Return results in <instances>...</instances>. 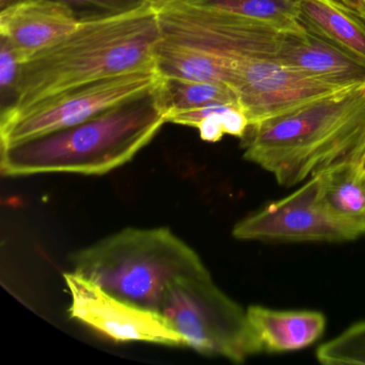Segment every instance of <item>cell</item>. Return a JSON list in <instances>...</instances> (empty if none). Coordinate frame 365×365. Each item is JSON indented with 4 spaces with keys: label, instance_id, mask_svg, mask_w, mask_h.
Wrapping results in <instances>:
<instances>
[{
    "label": "cell",
    "instance_id": "cell-1",
    "mask_svg": "<svg viewBox=\"0 0 365 365\" xmlns=\"http://www.w3.org/2000/svg\"><path fill=\"white\" fill-rule=\"evenodd\" d=\"M240 140L243 158L283 187L341 164L365 166V86L250 125Z\"/></svg>",
    "mask_w": 365,
    "mask_h": 365
},
{
    "label": "cell",
    "instance_id": "cell-2",
    "mask_svg": "<svg viewBox=\"0 0 365 365\" xmlns=\"http://www.w3.org/2000/svg\"><path fill=\"white\" fill-rule=\"evenodd\" d=\"M161 39L153 4L120 16L81 21L76 31L23 63L18 99L1 116L74 87L155 69Z\"/></svg>",
    "mask_w": 365,
    "mask_h": 365
},
{
    "label": "cell",
    "instance_id": "cell-3",
    "mask_svg": "<svg viewBox=\"0 0 365 365\" xmlns=\"http://www.w3.org/2000/svg\"><path fill=\"white\" fill-rule=\"evenodd\" d=\"M157 85L78 125L1 147V174L103 175L128 163L166 123Z\"/></svg>",
    "mask_w": 365,
    "mask_h": 365
},
{
    "label": "cell",
    "instance_id": "cell-4",
    "mask_svg": "<svg viewBox=\"0 0 365 365\" xmlns=\"http://www.w3.org/2000/svg\"><path fill=\"white\" fill-rule=\"evenodd\" d=\"M74 272L121 300L160 313L180 277L208 273L198 254L172 230L125 228L72 258Z\"/></svg>",
    "mask_w": 365,
    "mask_h": 365
},
{
    "label": "cell",
    "instance_id": "cell-5",
    "mask_svg": "<svg viewBox=\"0 0 365 365\" xmlns=\"http://www.w3.org/2000/svg\"><path fill=\"white\" fill-rule=\"evenodd\" d=\"M160 313L180 333L185 346L200 354L236 363L262 354L247 309L222 292L209 272L176 279Z\"/></svg>",
    "mask_w": 365,
    "mask_h": 365
},
{
    "label": "cell",
    "instance_id": "cell-6",
    "mask_svg": "<svg viewBox=\"0 0 365 365\" xmlns=\"http://www.w3.org/2000/svg\"><path fill=\"white\" fill-rule=\"evenodd\" d=\"M163 37L200 48L232 66L250 59H277L284 31L238 14L183 0L153 4Z\"/></svg>",
    "mask_w": 365,
    "mask_h": 365
},
{
    "label": "cell",
    "instance_id": "cell-7",
    "mask_svg": "<svg viewBox=\"0 0 365 365\" xmlns=\"http://www.w3.org/2000/svg\"><path fill=\"white\" fill-rule=\"evenodd\" d=\"M159 81L155 69L131 72L74 87L20 112L3 115L0 118V146H9L78 125L146 93Z\"/></svg>",
    "mask_w": 365,
    "mask_h": 365
},
{
    "label": "cell",
    "instance_id": "cell-8",
    "mask_svg": "<svg viewBox=\"0 0 365 365\" xmlns=\"http://www.w3.org/2000/svg\"><path fill=\"white\" fill-rule=\"evenodd\" d=\"M232 236L262 242L339 243L365 236V230L327 208L317 174L289 195L243 217L232 228Z\"/></svg>",
    "mask_w": 365,
    "mask_h": 365
},
{
    "label": "cell",
    "instance_id": "cell-9",
    "mask_svg": "<svg viewBox=\"0 0 365 365\" xmlns=\"http://www.w3.org/2000/svg\"><path fill=\"white\" fill-rule=\"evenodd\" d=\"M63 279L71 296L72 319L115 341L185 346L180 333L161 313L121 300L74 271L65 273Z\"/></svg>",
    "mask_w": 365,
    "mask_h": 365
},
{
    "label": "cell",
    "instance_id": "cell-10",
    "mask_svg": "<svg viewBox=\"0 0 365 365\" xmlns=\"http://www.w3.org/2000/svg\"><path fill=\"white\" fill-rule=\"evenodd\" d=\"M232 88L250 125L268 120L316 100L347 91L277 59H250L232 66Z\"/></svg>",
    "mask_w": 365,
    "mask_h": 365
},
{
    "label": "cell",
    "instance_id": "cell-11",
    "mask_svg": "<svg viewBox=\"0 0 365 365\" xmlns=\"http://www.w3.org/2000/svg\"><path fill=\"white\" fill-rule=\"evenodd\" d=\"M81 21L55 0H22L0 12V37L23 63L76 31Z\"/></svg>",
    "mask_w": 365,
    "mask_h": 365
},
{
    "label": "cell",
    "instance_id": "cell-12",
    "mask_svg": "<svg viewBox=\"0 0 365 365\" xmlns=\"http://www.w3.org/2000/svg\"><path fill=\"white\" fill-rule=\"evenodd\" d=\"M277 61L337 86H365V61L307 31L303 25L284 31Z\"/></svg>",
    "mask_w": 365,
    "mask_h": 365
},
{
    "label": "cell",
    "instance_id": "cell-13",
    "mask_svg": "<svg viewBox=\"0 0 365 365\" xmlns=\"http://www.w3.org/2000/svg\"><path fill=\"white\" fill-rule=\"evenodd\" d=\"M247 318L262 354L305 349L322 336L327 326L322 312L309 309L279 311L262 305H250Z\"/></svg>",
    "mask_w": 365,
    "mask_h": 365
},
{
    "label": "cell",
    "instance_id": "cell-14",
    "mask_svg": "<svg viewBox=\"0 0 365 365\" xmlns=\"http://www.w3.org/2000/svg\"><path fill=\"white\" fill-rule=\"evenodd\" d=\"M301 24L365 61V21L337 0H300Z\"/></svg>",
    "mask_w": 365,
    "mask_h": 365
},
{
    "label": "cell",
    "instance_id": "cell-15",
    "mask_svg": "<svg viewBox=\"0 0 365 365\" xmlns=\"http://www.w3.org/2000/svg\"><path fill=\"white\" fill-rule=\"evenodd\" d=\"M155 67L164 78L232 85V69L224 59L163 36L155 48Z\"/></svg>",
    "mask_w": 365,
    "mask_h": 365
},
{
    "label": "cell",
    "instance_id": "cell-16",
    "mask_svg": "<svg viewBox=\"0 0 365 365\" xmlns=\"http://www.w3.org/2000/svg\"><path fill=\"white\" fill-rule=\"evenodd\" d=\"M319 175L320 195L327 208L365 230V166L341 164Z\"/></svg>",
    "mask_w": 365,
    "mask_h": 365
},
{
    "label": "cell",
    "instance_id": "cell-17",
    "mask_svg": "<svg viewBox=\"0 0 365 365\" xmlns=\"http://www.w3.org/2000/svg\"><path fill=\"white\" fill-rule=\"evenodd\" d=\"M158 100L165 119L177 113L215 104L239 103L236 91L226 84L160 76Z\"/></svg>",
    "mask_w": 365,
    "mask_h": 365
},
{
    "label": "cell",
    "instance_id": "cell-18",
    "mask_svg": "<svg viewBox=\"0 0 365 365\" xmlns=\"http://www.w3.org/2000/svg\"><path fill=\"white\" fill-rule=\"evenodd\" d=\"M166 123L196 128L202 140L217 143L224 135H245L249 119L239 103L215 104L196 110L177 113L166 118Z\"/></svg>",
    "mask_w": 365,
    "mask_h": 365
},
{
    "label": "cell",
    "instance_id": "cell-19",
    "mask_svg": "<svg viewBox=\"0 0 365 365\" xmlns=\"http://www.w3.org/2000/svg\"><path fill=\"white\" fill-rule=\"evenodd\" d=\"M200 7L238 14L274 25L282 31L302 26L300 0H183Z\"/></svg>",
    "mask_w": 365,
    "mask_h": 365
},
{
    "label": "cell",
    "instance_id": "cell-20",
    "mask_svg": "<svg viewBox=\"0 0 365 365\" xmlns=\"http://www.w3.org/2000/svg\"><path fill=\"white\" fill-rule=\"evenodd\" d=\"M316 359L327 365H365V320L318 346Z\"/></svg>",
    "mask_w": 365,
    "mask_h": 365
},
{
    "label": "cell",
    "instance_id": "cell-21",
    "mask_svg": "<svg viewBox=\"0 0 365 365\" xmlns=\"http://www.w3.org/2000/svg\"><path fill=\"white\" fill-rule=\"evenodd\" d=\"M73 11L78 20L120 16L151 5L150 0H55Z\"/></svg>",
    "mask_w": 365,
    "mask_h": 365
},
{
    "label": "cell",
    "instance_id": "cell-22",
    "mask_svg": "<svg viewBox=\"0 0 365 365\" xmlns=\"http://www.w3.org/2000/svg\"><path fill=\"white\" fill-rule=\"evenodd\" d=\"M23 61L11 44L0 37V98L1 114L14 108L18 99Z\"/></svg>",
    "mask_w": 365,
    "mask_h": 365
},
{
    "label": "cell",
    "instance_id": "cell-23",
    "mask_svg": "<svg viewBox=\"0 0 365 365\" xmlns=\"http://www.w3.org/2000/svg\"><path fill=\"white\" fill-rule=\"evenodd\" d=\"M339 1L365 21V0H339Z\"/></svg>",
    "mask_w": 365,
    "mask_h": 365
},
{
    "label": "cell",
    "instance_id": "cell-24",
    "mask_svg": "<svg viewBox=\"0 0 365 365\" xmlns=\"http://www.w3.org/2000/svg\"><path fill=\"white\" fill-rule=\"evenodd\" d=\"M22 1V0H0V10L4 8L8 7V6L14 5V4Z\"/></svg>",
    "mask_w": 365,
    "mask_h": 365
},
{
    "label": "cell",
    "instance_id": "cell-25",
    "mask_svg": "<svg viewBox=\"0 0 365 365\" xmlns=\"http://www.w3.org/2000/svg\"><path fill=\"white\" fill-rule=\"evenodd\" d=\"M163 1H168V0H150V3L153 4L163 3Z\"/></svg>",
    "mask_w": 365,
    "mask_h": 365
},
{
    "label": "cell",
    "instance_id": "cell-26",
    "mask_svg": "<svg viewBox=\"0 0 365 365\" xmlns=\"http://www.w3.org/2000/svg\"><path fill=\"white\" fill-rule=\"evenodd\" d=\"M337 1H339V0H337ZM339 3H341V1H339Z\"/></svg>",
    "mask_w": 365,
    "mask_h": 365
}]
</instances>
